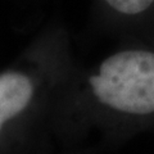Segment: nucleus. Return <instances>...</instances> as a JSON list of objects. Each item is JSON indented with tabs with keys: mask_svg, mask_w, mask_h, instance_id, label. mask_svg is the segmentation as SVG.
<instances>
[{
	"mask_svg": "<svg viewBox=\"0 0 154 154\" xmlns=\"http://www.w3.org/2000/svg\"><path fill=\"white\" fill-rule=\"evenodd\" d=\"M80 134L122 137L154 127V49L127 46L84 75H72L63 90Z\"/></svg>",
	"mask_w": 154,
	"mask_h": 154,
	"instance_id": "f257e3e1",
	"label": "nucleus"
},
{
	"mask_svg": "<svg viewBox=\"0 0 154 154\" xmlns=\"http://www.w3.org/2000/svg\"><path fill=\"white\" fill-rule=\"evenodd\" d=\"M72 75L67 35L57 27L42 32L0 72V144L46 96L64 89Z\"/></svg>",
	"mask_w": 154,
	"mask_h": 154,
	"instance_id": "f03ea898",
	"label": "nucleus"
},
{
	"mask_svg": "<svg viewBox=\"0 0 154 154\" xmlns=\"http://www.w3.org/2000/svg\"><path fill=\"white\" fill-rule=\"evenodd\" d=\"M105 12L121 21H134L150 11L154 0H99Z\"/></svg>",
	"mask_w": 154,
	"mask_h": 154,
	"instance_id": "7ed1b4c3",
	"label": "nucleus"
}]
</instances>
